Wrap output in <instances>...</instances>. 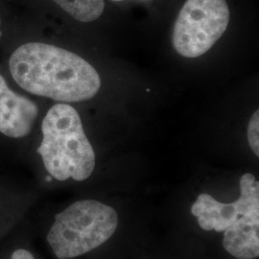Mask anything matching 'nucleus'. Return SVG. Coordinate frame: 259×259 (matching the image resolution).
<instances>
[{"mask_svg":"<svg viewBox=\"0 0 259 259\" xmlns=\"http://www.w3.org/2000/svg\"><path fill=\"white\" fill-rule=\"evenodd\" d=\"M9 68L24 91L59 102L90 100L101 88L98 72L82 57L42 42H28L16 49Z\"/></svg>","mask_w":259,"mask_h":259,"instance_id":"1","label":"nucleus"},{"mask_svg":"<svg viewBox=\"0 0 259 259\" xmlns=\"http://www.w3.org/2000/svg\"><path fill=\"white\" fill-rule=\"evenodd\" d=\"M42 140L37 153L47 172L58 181L89 179L95 167V153L83 131L78 111L68 104H56L41 124Z\"/></svg>","mask_w":259,"mask_h":259,"instance_id":"2","label":"nucleus"},{"mask_svg":"<svg viewBox=\"0 0 259 259\" xmlns=\"http://www.w3.org/2000/svg\"><path fill=\"white\" fill-rule=\"evenodd\" d=\"M118 226V215L111 205L82 200L58 213L47 241L60 259L84 254L109 240Z\"/></svg>","mask_w":259,"mask_h":259,"instance_id":"3","label":"nucleus"},{"mask_svg":"<svg viewBox=\"0 0 259 259\" xmlns=\"http://www.w3.org/2000/svg\"><path fill=\"white\" fill-rule=\"evenodd\" d=\"M230 19L226 0H186L174 25L175 50L185 58L204 55L224 35Z\"/></svg>","mask_w":259,"mask_h":259,"instance_id":"4","label":"nucleus"},{"mask_svg":"<svg viewBox=\"0 0 259 259\" xmlns=\"http://www.w3.org/2000/svg\"><path fill=\"white\" fill-rule=\"evenodd\" d=\"M37 114V105L13 92L0 75V133L12 139L24 138L33 129Z\"/></svg>","mask_w":259,"mask_h":259,"instance_id":"5","label":"nucleus"},{"mask_svg":"<svg viewBox=\"0 0 259 259\" xmlns=\"http://www.w3.org/2000/svg\"><path fill=\"white\" fill-rule=\"evenodd\" d=\"M223 246L237 259H253L259 255V211L239 216L224 232Z\"/></svg>","mask_w":259,"mask_h":259,"instance_id":"6","label":"nucleus"},{"mask_svg":"<svg viewBox=\"0 0 259 259\" xmlns=\"http://www.w3.org/2000/svg\"><path fill=\"white\" fill-rule=\"evenodd\" d=\"M191 212L198 218L203 230L218 232H225L240 216L236 202L224 204L208 194L198 197Z\"/></svg>","mask_w":259,"mask_h":259,"instance_id":"7","label":"nucleus"},{"mask_svg":"<svg viewBox=\"0 0 259 259\" xmlns=\"http://www.w3.org/2000/svg\"><path fill=\"white\" fill-rule=\"evenodd\" d=\"M57 5L81 22H92L102 16L104 0H53Z\"/></svg>","mask_w":259,"mask_h":259,"instance_id":"8","label":"nucleus"},{"mask_svg":"<svg viewBox=\"0 0 259 259\" xmlns=\"http://www.w3.org/2000/svg\"><path fill=\"white\" fill-rule=\"evenodd\" d=\"M239 215L259 211V183L250 174H244L240 180V197L235 201Z\"/></svg>","mask_w":259,"mask_h":259,"instance_id":"9","label":"nucleus"},{"mask_svg":"<svg viewBox=\"0 0 259 259\" xmlns=\"http://www.w3.org/2000/svg\"><path fill=\"white\" fill-rule=\"evenodd\" d=\"M248 140L252 152L259 156V111H254L248 126Z\"/></svg>","mask_w":259,"mask_h":259,"instance_id":"10","label":"nucleus"},{"mask_svg":"<svg viewBox=\"0 0 259 259\" xmlns=\"http://www.w3.org/2000/svg\"><path fill=\"white\" fill-rule=\"evenodd\" d=\"M11 259H35L33 254L24 249H19L13 252Z\"/></svg>","mask_w":259,"mask_h":259,"instance_id":"11","label":"nucleus"},{"mask_svg":"<svg viewBox=\"0 0 259 259\" xmlns=\"http://www.w3.org/2000/svg\"><path fill=\"white\" fill-rule=\"evenodd\" d=\"M112 1H114V2H118V1H123V0H112Z\"/></svg>","mask_w":259,"mask_h":259,"instance_id":"12","label":"nucleus"},{"mask_svg":"<svg viewBox=\"0 0 259 259\" xmlns=\"http://www.w3.org/2000/svg\"><path fill=\"white\" fill-rule=\"evenodd\" d=\"M0 25H1V19H0ZM0 37H1V31H0Z\"/></svg>","mask_w":259,"mask_h":259,"instance_id":"13","label":"nucleus"}]
</instances>
